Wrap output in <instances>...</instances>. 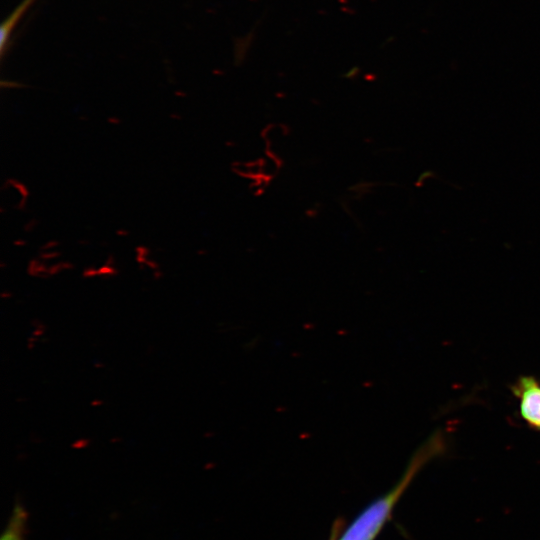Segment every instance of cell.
<instances>
[{"label":"cell","instance_id":"obj_1","mask_svg":"<svg viewBox=\"0 0 540 540\" xmlns=\"http://www.w3.org/2000/svg\"><path fill=\"white\" fill-rule=\"evenodd\" d=\"M447 448L444 433L440 429L436 430L414 452L402 477L393 488L369 503L346 526L338 540H375L390 520L396 504L419 471L431 460L444 455Z\"/></svg>","mask_w":540,"mask_h":540},{"label":"cell","instance_id":"obj_2","mask_svg":"<svg viewBox=\"0 0 540 540\" xmlns=\"http://www.w3.org/2000/svg\"><path fill=\"white\" fill-rule=\"evenodd\" d=\"M511 391L519 402L521 418L530 428L540 431V381L534 376H520Z\"/></svg>","mask_w":540,"mask_h":540},{"label":"cell","instance_id":"obj_3","mask_svg":"<svg viewBox=\"0 0 540 540\" xmlns=\"http://www.w3.org/2000/svg\"><path fill=\"white\" fill-rule=\"evenodd\" d=\"M36 0H23L11 13V15L2 23L0 29V52L1 57L4 56L6 46L8 45L10 35L16 23L21 19L22 15L27 11L30 5Z\"/></svg>","mask_w":540,"mask_h":540},{"label":"cell","instance_id":"obj_4","mask_svg":"<svg viewBox=\"0 0 540 540\" xmlns=\"http://www.w3.org/2000/svg\"><path fill=\"white\" fill-rule=\"evenodd\" d=\"M26 512L21 505H16L1 540H24Z\"/></svg>","mask_w":540,"mask_h":540},{"label":"cell","instance_id":"obj_5","mask_svg":"<svg viewBox=\"0 0 540 540\" xmlns=\"http://www.w3.org/2000/svg\"><path fill=\"white\" fill-rule=\"evenodd\" d=\"M330 540H338L335 536H333Z\"/></svg>","mask_w":540,"mask_h":540}]
</instances>
